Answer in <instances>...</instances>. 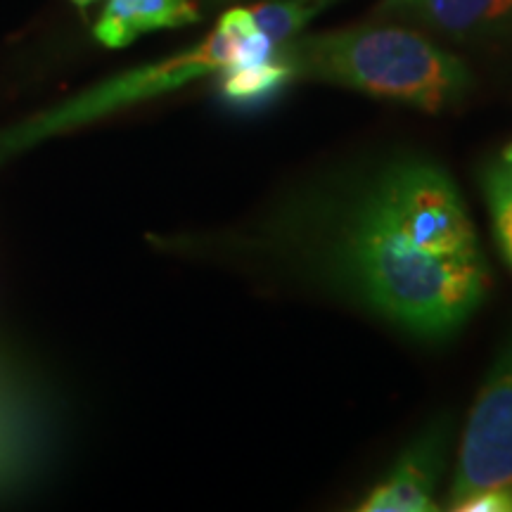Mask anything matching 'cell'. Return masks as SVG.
I'll return each mask as SVG.
<instances>
[{"label":"cell","instance_id":"52a82bcc","mask_svg":"<svg viewBox=\"0 0 512 512\" xmlns=\"http://www.w3.org/2000/svg\"><path fill=\"white\" fill-rule=\"evenodd\" d=\"M221 74V91L230 102L238 105H254V102L268 100L278 93L285 83H290L292 69L285 60L275 53L271 60L242 64V67H228Z\"/></svg>","mask_w":512,"mask_h":512},{"label":"cell","instance_id":"3957f363","mask_svg":"<svg viewBox=\"0 0 512 512\" xmlns=\"http://www.w3.org/2000/svg\"><path fill=\"white\" fill-rule=\"evenodd\" d=\"M482 494L512 496V342L491 366L467 415L444 510Z\"/></svg>","mask_w":512,"mask_h":512},{"label":"cell","instance_id":"ba28073f","mask_svg":"<svg viewBox=\"0 0 512 512\" xmlns=\"http://www.w3.org/2000/svg\"><path fill=\"white\" fill-rule=\"evenodd\" d=\"M337 0H268V3L252 5L256 27L264 34L275 48L292 41L299 36L311 19H316L320 12L328 10Z\"/></svg>","mask_w":512,"mask_h":512},{"label":"cell","instance_id":"30bf717a","mask_svg":"<svg viewBox=\"0 0 512 512\" xmlns=\"http://www.w3.org/2000/svg\"><path fill=\"white\" fill-rule=\"evenodd\" d=\"M501 159H505V162H512V143L505 147L503 150V155H501Z\"/></svg>","mask_w":512,"mask_h":512},{"label":"cell","instance_id":"5b68a950","mask_svg":"<svg viewBox=\"0 0 512 512\" xmlns=\"http://www.w3.org/2000/svg\"><path fill=\"white\" fill-rule=\"evenodd\" d=\"M380 12L451 36H477L510 22L512 0H384Z\"/></svg>","mask_w":512,"mask_h":512},{"label":"cell","instance_id":"9c48e42d","mask_svg":"<svg viewBox=\"0 0 512 512\" xmlns=\"http://www.w3.org/2000/svg\"><path fill=\"white\" fill-rule=\"evenodd\" d=\"M482 188L489 207L491 228L503 259L512 268V162H494L484 169Z\"/></svg>","mask_w":512,"mask_h":512},{"label":"cell","instance_id":"8992f818","mask_svg":"<svg viewBox=\"0 0 512 512\" xmlns=\"http://www.w3.org/2000/svg\"><path fill=\"white\" fill-rule=\"evenodd\" d=\"M200 19L190 0H107L95 24V38L107 48H126L157 29L185 27Z\"/></svg>","mask_w":512,"mask_h":512},{"label":"cell","instance_id":"6da1fadb","mask_svg":"<svg viewBox=\"0 0 512 512\" xmlns=\"http://www.w3.org/2000/svg\"><path fill=\"white\" fill-rule=\"evenodd\" d=\"M335 266L368 309L425 339L463 328L489 290L456 183L422 159L396 162L373 178L339 228Z\"/></svg>","mask_w":512,"mask_h":512},{"label":"cell","instance_id":"7a4b0ae2","mask_svg":"<svg viewBox=\"0 0 512 512\" xmlns=\"http://www.w3.org/2000/svg\"><path fill=\"white\" fill-rule=\"evenodd\" d=\"M294 79L351 88L439 114L470 91V72L418 31L361 27L294 36L278 50Z\"/></svg>","mask_w":512,"mask_h":512},{"label":"cell","instance_id":"8fae6325","mask_svg":"<svg viewBox=\"0 0 512 512\" xmlns=\"http://www.w3.org/2000/svg\"><path fill=\"white\" fill-rule=\"evenodd\" d=\"M74 3H76V5H79V8H86V5H91V3H93V0H74Z\"/></svg>","mask_w":512,"mask_h":512},{"label":"cell","instance_id":"277c9868","mask_svg":"<svg viewBox=\"0 0 512 512\" xmlns=\"http://www.w3.org/2000/svg\"><path fill=\"white\" fill-rule=\"evenodd\" d=\"M446 425H432L401 451L389 472L356 505L358 512H439L446 465Z\"/></svg>","mask_w":512,"mask_h":512}]
</instances>
